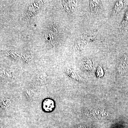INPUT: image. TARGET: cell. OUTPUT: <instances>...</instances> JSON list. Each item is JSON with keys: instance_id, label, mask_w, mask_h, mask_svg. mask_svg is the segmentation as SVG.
Wrapping results in <instances>:
<instances>
[{"instance_id": "cell-1", "label": "cell", "mask_w": 128, "mask_h": 128, "mask_svg": "<svg viewBox=\"0 0 128 128\" xmlns=\"http://www.w3.org/2000/svg\"><path fill=\"white\" fill-rule=\"evenodd\" d=\"M101 1L90 0V13L92 17H96L99 15L101 12Z\"/></svg>"}, {"instance_id": "cell-2", "label": "cell", "mask_w": 128, "mask_h": 128, "mask_svg": "<svg viewBox=\"0 0 128 128\" xmlns=\"http://www.w3.org/2000/svg\"><path fill=\"white\" fill-rule=\"evenodd\" d=\"M128 66V52L124 54L120 60L118 67V71L120 74H122L126 71Z\"/></svg>"}, {"instance_id": "cell-3", "label": "cell", "mask_w": 128, "mask_h": 128, "mask_svg": "<svg viewBox=\"0 0 128 128\" xmlns=\"http://www.w3.org/2000/svg\"><path fill=\"white\" fill-rule=\"evenodd\" d=\"M78 4V1H64L62 2L64 9L69 13L72 12L76 9Z\"/></svg>"}, {"instance_id": "cell-4", "label": "cell", "mask_w": 128, "mask_h": 128, "mask_svg": "<svg viewBox=\"0 0 128 128\" xmlns=\"http://www.w3.org/2000/svg\"><path fill=\"white\" fill-rule=\"evenodd\" d=\"M124 2L122 0H118L114 3V6L112 11L111 16L114 17L116 16L117 14L121 11V10L123 8Z\"/></svg>"}, {"instance_id": "cell-5", "label": "cell", "mask_w": 128, "mask_h": 128, "mask_svg": "<svg viewBox=\"0 0 128 128\" xmlns=\"http://www.w3.org/2000/svg\"><path fill=\"white\" fill-rule=\"evenodd\" d=\"M54 102L52 100L47 99L44 101L43 104V108L46 112L52 111L54 108Z\"/></svg>"}, {"instance_id": "cell-6", "label": "cell", "mask_w": 128, "mask_h": 128, "mask_svg": "<svg viewBox=\"0 0 128 128\" xmlns=\"http://www.w3.org/2000/svg\"><path fill=\"white\" fill-rule=\"evenodd\" d=\"M12 104V101L10 98L4 97L1 99V105L4 108H7L10 107Z\"/></svg>"}, {"instance_id": "cell-7", "label": "cell", "mask_w": 128, "mask_h": 128, "mask_svg": "<svg viewBox=\"0 0 128 128\" xmlns=\"http://www.w3.org/2000/svg\"><path fill=\"white\" fill-rule=\"evenodd\" d=\"M82 65L84 68L90 70L92 68L93 62L91 59H86L82 60Z\"/></svg>"}, {"instance_id": "cell-8", "label": "cell", "mask_w": 128, "mask_h": 128, "mask_svg": "<svg viewBox=\"0 0 128 128\" xmlns=\"http://www.w3.org/2000/svg\"><path fill=\"white\" fill-rule=\"evenodd\" d=\"M128 24V10L126 12L122 22L120 25L119 30L120 31H122L124 29Z\"/></svg>"}, {"instance_id": "cell-9", "label": "cell", "mask_w": 128, "mask_h": 128, "mask_svg": "<svg viewBox=\"0 0 128 128\" xmlns=\"http://www.w3.org/2000/svg\"><path fill=\"white\" fill-rule=\"evenodd\" d=\"M46 76H44V74L43 73H40L38 75L37 80L41 83L44 82V81H45L46 80Z\"/></svg>"}, {"instance_id": "cell-10", "label": "cell", "mask_w": 128, "mask_h": 128, "mask_svg": "<svg viewBox=\"0 0 128 128\" xmlns=\"http://www.w3.org/2000/svg\"><path fill=\"white\" fill-rule=\"evenodd\" d=\"M2 75L4 76V77L7 80H10L12 78L11 72H8L6 70H4L2 72Z\"/></svg>"}, {"instance_id": "cell-11", "label": "cell", "mask_w": 128, "mask_h": 128, "mask_svg": "<svg viewBox=\"0 0 128 128\" xmlns=\"http://www.w3.org/2000/svg\"><path fill=\"white\" fill-rule=\"evenodd\" d=\"M25 93L27 97L30 98L33 96L34 92L33 90L32 89H27L25 91Z\"/></svg>"}, {"instance_id": "cell-12", "label": "cell", "mask_w": 128, "mask_h": 128, "mask_svg": "<svg viewBox=\"0 0 128 128\" xmlns=\"http://www.w3.org/2000/svg\"><path fill=\"white\" fill-rule=\"evenodd\" d=\"M103 70L102 68L99 66L98 68V70H97V74L98 75V76H101V75L103 74Z\"/></svg>"}]
</instances>
